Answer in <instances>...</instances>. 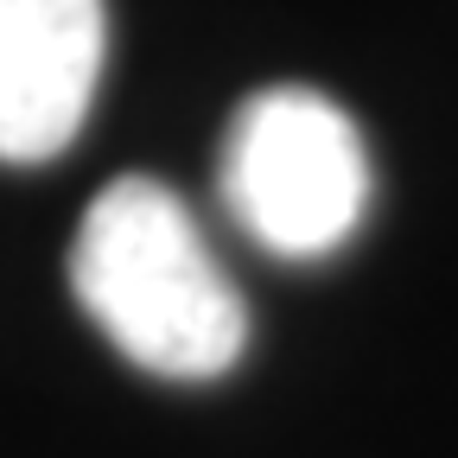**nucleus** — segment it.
<instances>
[{
    "mask_svg": "<svg viewBox=\"0 0 458 458\" xmlns=\"http://www.w3.org/2000/svg\"><path fill=\"white\" fill-rule=\"evenodd\" d=\"M216 185L242 236H255L267 255L318 261L351 242L369 210V153L331 96L274 83L236 108Z\"/></svg>",
    "mask_w": 458,
    "mask_h": 458,
    "instance_id": "nucleus-2",
    "label": "nucleus"
},
{
    "mask_svg": "<svg viewBox=\"0 0 458 458\" xmlns=\"http://www.w3.org/2000/svg\"><path fill=\"white\" fill-rule=\"evenodd\" d=\"M71 293L89 325L134 369L165 382H210L236 369L249 306L223 274L191 204L159 179H114L77 223Z\"/></svg>",
    "mask_w": 458,
    "mask_h": 458,
    "instance_id": "nucleus-1",
    "label": "nucleus"
},
{
    "mask_svg": "<svg viewBox=\"0 0 458 458\" xmlns=\"http://www.w3.org/2000/svg\"><path fill=\"white\" fill-rule=\"evenodd\" d=\"M102 0H0V159H57L102 83Z\"/></svg>",
    "mask_w": 458,
    "mask_h": 458,
    "instance_id": "nucleus-3",
    "label": "nucleus"
}]
</instances>
